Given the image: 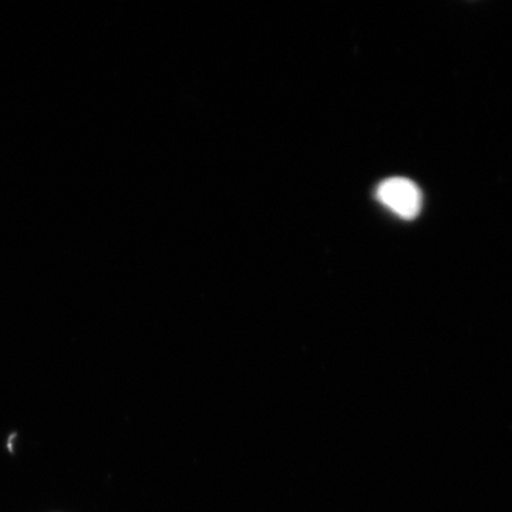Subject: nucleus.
Returning a JSON list of instances; mask_svg holds the SVG:
<instances>
[{
    "instance_id": "obj_1",
    "label": "nucleus",
    "mask_w": 512,
    "mask_h": 512,
    "mask_svg": "<svg viewBox=\"0 0 512 512\" xmlns=\"http://www.w3.org/2000/svg\"><path fill=\"white\" fill-rule=\"evenodd\" d=\"M377 200L403 220H413L421 211V191L413 181L396 177L377 187Z\"/></svg>"
}]
</instances>
